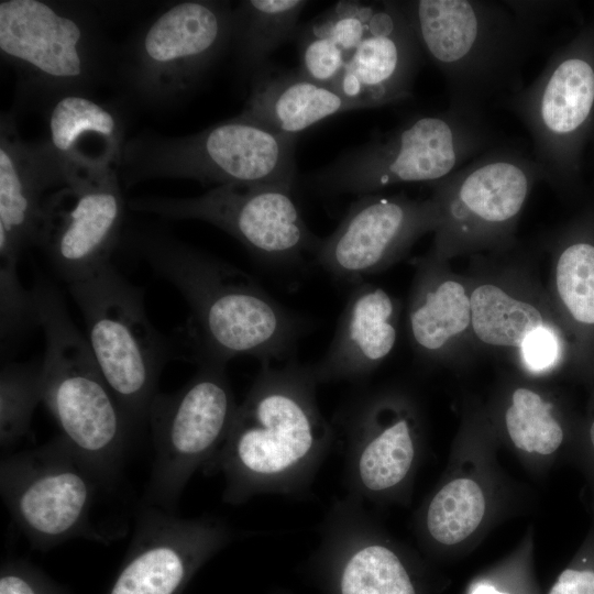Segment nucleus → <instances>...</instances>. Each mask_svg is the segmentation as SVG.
I'll return each instance as SVG.
<instances>
[{"label":"nucleus","instance_id":"1","mask_svg":"<svg viewBox=\"0 0 594 594\" xmlns=\"http://www.w3.org/2000/svg\"><path fill=\"white\" fill-rule=\"evenodd\" d=\"M317 385L310 366L263 364L222 447L202 470L222 474L226 503L296 495L312 483L333 439L318 406Z\"/></svg>","mask_w":594,"mask_h":594},{"label":"nucleus","instance_id":"2","mask_svg":"<svg viewBox=\"0 0 594 594\" xmlns=\"http://www.w3.org/2000/svg\"><path fill=\"white\" fill-rule=\"evenodd\" d=\"M140 251L187 300L199 365H227L240 355L270 364L295 350L304 323L245 272L170 239L142 240Z\"/></svg>","mask_w":594,"mask_h":594},{"label":"nucleus","instance_id":"3","mask_svg":"<svg viewBox=\"0 0 594 594\" xmlns=\"http://www.w3.org/2000/svg\"><path fill=\"white\" fill-rule=\"evenodd\" d=\"M424 56L444 78L449 105L482 110L522 88L539 23L510 1H402Z\"/></svg>","mask_w":594,"mask_h":594},{"label":"nucleus","instance_id":"4","mask_svg":"<svg viewBox=\"0 0 594 594\" xmlns=\"http://www.w3.org/2000/svg\"><path fill=\"white\" fill-rule=\"evenodd\" d=\"M36 323L45 333L42 402L62 435L105 486L118 479L133 430L102 377L87 339L68 316L58 292L33 289Z\"/></svg>","mask_w":594,"mask_h":594},{"label":"nucleus","instance_id":"5","mask_svg":"<svg viewBox=\"0 0 594 594\" xmlns=\"http://www.w3.org/2000/svg\"><path fill=\"white\" fill-rule=\"evenodd\" d=\"M496 144L482 110L449 105L418 114L339 156L309 179L323 194L367 195L405 183H436Z\"/></svg>","mask_w":594,"mask_h":594},{"label":"nucleus","instance_id":"6","mask_svg":"<svg viewBox=\"0 0 594 594\" xmlns=\"http://www.w3.org/2000/svg\"><path fill=\"white\" fill-rule=\"evenodd\" d=\"M68 290L82 312L99 371L134 430L147 422L166 359L142 293L110 262L68 283Z\"/></svg>","mask_w":594,"mask_h":594},{"label":"nucleus","instance_id":"7","mask_svg":"<svg viewBox=\"0 0 594 594\" xmlns=\"http://www.w3.org/2000/svg\"><path fill=\"white\" fill-rule=\"evenodd\" d=\"M296 138L238 116L198 133L143 136L125 144L127 182L186 178L202 184H275L293 188Z\"/></svg>","mask_w":594,"mask_h":594},{"label":"nucleus","instance_id":"8","mask_svg":"<svg viewBox=\"0 0 594 594\" xmlns=\"http://www.w3.org/2000/svg\"><path fill=\"white\" fill-rule=\"evenodd\" d=\"M237 409L221 364H201L179 391L156 395L147 418L154 461L145 504L176 512L190 477L222 447Z\"/></svg>","mask_w":594,"mask_h":594},{"label":"nucleus","instance_id":"9","mask_svg":"<svg viewBox=\"0 0 594 594\" xmlns=\"http://www.w3.org/2000/svg\"><path fill=\"white\" fill-rule=\"evenodd\" d=\"M100 486L105 485L63 436L1 461L3 502L19 529L40 549L75 538L106 541L90 521Z\"/></svg>","mask_w":594,"mask_h":594},{"label":"nucleus","instance_id":"10","mask_svg":"<svg viewBox=\"0 0 594 594\" xmlns=\"http://www.w3.org/2000/svg\"><path fill=\"white\" fill-rule=\"evenodd\" d=\"M292 190L275 184H230L191 198H136L130 207L165 218L206 221L255 257L287 265L308 252L315 255L320 242L304 221Z\"/></svg>","mask_w":594,"mask_h":594},{"label":"nucleus","instance_id":"11","mask_svg":"<svg viewBox=\"0 0 594 594\" xmlns=\"http://www.w3.org/2000/svg\"><path fill=\"white\" fill-rule=\"evenodd\" d=\"M321 594H436L427 564L388 537L353 497L337 502L310 562Z\"/></svg>","mask_w":594,"mask_h":594},{"label":"nucleus","instance_id":"12","mask_svg":"<svg viewBox=\"0 0 594 594\" xmlns=\"http://www.w3.org/2000/svg\"><path fill=\"white\" fill-rule=\"evenodd\" d=\"M546 182L531 154L495 144L446 178L432 183L440 215V248L493 241L509 231L534 185Z\"/></svg>","mask_w":594,"mask_h":594},{"label":"nucleus","instance_id":"13","mask_svg":"<svg viewBox=\"0 0 594 594\" xmlns=\"http://www.w3.org/2000/svg\"><path fill=\"white\" fill-rule=\"evenodd\" d=\"M124 202L117 172L74 180L44 199L35 243L68 283L110 262Z\"/></svg>","mask_w":594,"mask_h":594},{"label":"nucleus","instance_id":"14","mask_svg":"<svg viewBox=\"0 0 594 594\" xmlns=\"http://www.w3.org/2000/svg\"><path fill=\"white\" fill-rule=\"evenodd\" d=\"M503 106L525 125L532 157L546 180H561L572 167L574 143L594 107V65L581 52L557 53L526 87Z\"/></svg>","mask_w":594,"mask_h":594},{"label":"nucleus","instance_id":"15","mask_svg":"<svg viewBox=\"0 0 594 594\" xmlns=\"http://www.w3.org/2000/svg\"><path fill=\"white\" fill-rule=\"evenodd\" d=\"M421 458V438L414 409L391 394L367 399L348 429L346 476L359 502H404Z\"/></svg>","mask_w":594,"mask_h":594},{"label":"nucleus","instance_id":"16","mask_svg":"<svg viewBox=\"0 0 594 594\" xmlns=\"http://www.w3.org/2000/svg\"><path fill=\"white\" fill-rule=\"evenodd\" d=\"M234 11L227 2L183 1L147 28L136 52L135 79L152 96L188 90L233 37Z\"/></svg>","mask_w":594,"mask_h":594},{"label":"nucleus","instance_id":"17","mask_svg":"<svg viewBox=\"0 0 594 594\" xmlns=\"http://www.w3.org/2000/svg\"><path fill=\"white\" fill-rule=\"evenodd\" d=\"M231 539L229 527L216 517L182 518L145 504L110 594H177Z\"/></svg>","mask_w":594,"mask_h":594},{"label":"nucleus","instance_id":"18","mask_svg":"<svg viewBox=\"0 0 594 594\" xmlns=\"http://www.w3.org/2000/svg\"><path fill=\"white\" fill-rule=\"evenodd\" d=\"M439 222L432 198L416 201L403 195H365L350 206L338 228L320 240L315 258L336 278L358 282L391 264Z\"/></svg>","mask_w":594,"mask_h":594},{"label":"nucleus","instance_id":"19","mask_svg":"<svg viewBox=\"0 0 594 594\" xmlns=\"http://www.w3.org/2000/svg\"><path fill=\"white\" fill-rule=\"evenodd\" d=\"M494 457L476 447H462L451 455L417 516L418 536L429 554L465 552L501 513L505 494Z\"/></svg>","mask_w":594,"mask_h":594},{"label":"nucleus","instance_id":"20","mask_svg":"<svg viewBox=\"0 0 594 594\" xmlns=\"http://www.w3.org/2000/svg\"><path fill=\"white\" fill-rule=\"evenodd\" d=\"M0 51L6 59L57 89H72L90 75L87 25L75 13L40 0L0 2Z\"/></svg>","mask_w":594,"mask_h":594},{"label":"nucleus","instance_id":"21","mask_svg":"<svg viewBox=\"0 0 594 594\" xmlns=\"http://www.w3.org/2000/svg\"><path fill=\"white\" fill-rule=\"evenodd\" d=\"M422 56L402 1H380L333 87L366 109L405 101L413 95Z\"/></svg>","mask_w":594,"mask_h":594},{"label":"nucleus","instance_id":"22","mask_svg":"<svg viewBox=\"0 0 594 594\" xmlns=\"http://www.w3.org/2000/svg\"><path fill=\"white\" fill-rule=\"evenodd\" d=\"M41 147L62 185L117 172L125 144L114 113L79 92L56 99Z\"/></svg>","mask_w":594,"mask_h":594},{"label":"nucleus","instance_id":"23","mask_svg":"<svg viewBox=\"0 0 594 594\" xmlns=\"http://www.w3.org/2000/svg\"><path fill=\"white\" fill-rule=\"evenodd\" d=\"M62 183L41 144L23 141L13 120L0 129V258L18 263L21 252L35 243L42 205L50 189Z\"/></svg>","mask_w":594,"mask_h":594},{"label":"nucleus","instance_id":"24","mask_svg":"<svg viewBox=\"0 0 594 594\" xmlns=\"http://www.w3.org/2000/svg\"><path fill=\"white\" fill-rule=\"evenodd\" d=\"M396 302L381 287L359 284L350 294L331 344L311 367L318 384L359 380L394 349Z\"/></svg>","mask_w":594,"mask_h":594},{"label":"nucleus","instance_id":"25","mask_svg":"<svg viewBox=\"0 0 594 594\" xmlns=\"http://www.w3.org/2000/svg\"><path fill=\"white\" fill-rule=\"evenodd\" d=\"M366 108L334 87L317 82L299 70L256 72L250 96L239 118L271 131L297 138L298 133L340 112Z\"/></svg>","mask_w":594,"mask_h":594},{"label":"nucleus","instance_id":"26","mask_svg":"<svg viewBox=\"0 0 594 594\" xmlns=\"http://www.w3.org/2000/svg\"><path fill=\"white\" fill-rule=\"evenodd\" d=\"M503 426L508 446L535 471L550 468L566 457V448L571 449L553 404L534 388L519 386L513 391Z\"/></svg>","mask_w":594,"mask_h":594},{"label":"nucleus","instance_id":"27","mask_svg":"<svg viewBox=\"0 0 594 594\" xmlns=\"http://www.w3.org/2000/svg\"><path fill=\"white\" fill-rule=\"evenodd\" d=\"M471 324L470 296L453 279L427 280L411 304L409 330L415 344L433 353Z\"/></svg>","mask_w":594,"mask_h":594},{"label":"nucleus","instance_id":"28","mask_svg":"<svg viewBox=\"0 0 594 594\" xmlns=\"http://www.w3.org/2000/svg\"><path fill=\"white\" fill-rule=\"evenodd\" d=\"M308 1L248 0L234 11L233 36L241 58L249 67L261 70L267 57L296 34L299 16Z\"/></svg>","mask_w":594,"mask_h":594},{"label":"nucleus","instance_id":"29","mask_svg":"<svg viewBox=\"0 0 594 594\" xmlns=\"http://www.w3.org/2000/svg\"><path fill=\"white\" fill-rule=\"evenodd\" d=\"M470 302L474 333L490 345L520 346L531 331L544 324L535 306L493 284L476 287Z\"/></svg>","mask_w":594,"mask_h":594},{"label":"nucleus","instance_id":"30","mask_svg":"<svg viewBox=\"0 0 594 594\" xmlns=\"http://www.w3.org/2000/svg\"><path fill=\"white\" fill-rule=\"evenodd\" d=\"M42 402L41 364H8L0 376V444L9 449L30 429L36 405Z\"/></svg>","mask_w":594,"mask_h":594},{"label":"nucleus","instance_id":"31","mask_svg":"<svg viewBox=\"0 0 594 594\" xmlns=\"http://www.w3.org/2000/svg\"><path fill=\"white\" fill-rule=\"evenodd\" d=\"M559 296L572 315L582 323L594 324V245L576 242L559 255L556 267Z\"/></svg>","mask_w":594,"mask_h":594},{"label":"nucleus","instance_id":"32","mask_svg":"<svg viewBox=\"0 0 594 594\" xmlns=\"http://www.w3.org/2000/svg\"><path fill=\"white\" fill-rule=\"evenodd\" d=\"M463 594H541L534 566L532 537L509 556L476 575Z\"/></svg>","mask_w":594,"mask_h":594},{"label":"nucleus","instance_id":"33","mask_svg":"<svg viewBox=\"0 0 594 594\" xmlns=\"http://www.w3.org/2000/svg\"><path fill=\"white\" fill-rule=\"evenodd\" d=\"M376 7L377 2L339 1L307 26L334 42L348 61L366 35Z\"/></svg>","mask_w":594,"mask_h":594},{"label":"nucleus","instance_id":"34","mask_svg":"<svg viewBox=\"0 0 594 594\" xmlns=\"http://www.w3.org/2000/svg\"><path fill=\"white\" fill-rule=\"evenodd\" d=\"M298 31L299 73L311 80L333 87L346 63L345 54L330 38L307 25Z\"/></svg>","mask_w":594,"mask_h":594},{"label":"nucleus","instance_id":"35","mask_svg":"<svg viewBox=\"0 0 594 594\" xmlns=\"http://www.w3.org/2000/svg\"><path fill=\"white\" fill-rule=\"evenodd\" d=\"M0 295L2 336L13 337L36 323L34 293L22 287L16 263L0 262Z\"/></svg>","mask_w":594,"mask_h":594},{"label":"nucleus","instance_id":"36","mask_svg":"<svg viewBox=\"0 0 594 594\" xmlns=\"http://www.w3.org/2000/svg\"><path fill=\"white\" fill-rule=\"evenodd\" d=\"M547 594H594V521Z\"/></svg>","mask_w":594,"mask_h":594},{"label":"nucleus","instance_id":"37","mask_svg":"<svg viewBox=\"0 0 594 594\" xmlns=\"http://www.w3.org/2000/svg\"><path fill=\"white\" fill-rule=\"evenodd\" d=\"M519 348L525 365L532 372L547 371L559 356L558 338L544 324L531 331Z\"/></svg>","mask_w":594,"mask_h":594},{"label":"nucleus","instance_id":"38","mask_svg":"<svg viewBox=\"0 0 594 594\" xmlns=\"http://www.w3.org/2000/svg\"><path fill=\"white\" fill-rule=\"evenodd\" d=\"M584 473L594 505V418L588 422L581 440L574 444L571 457Z\"/></svg>","mask_w":594,"mask_h":594},{"label":"nucleus","instance_id":"39","mask_svg":"<svg viewBox=\"0 0 594 594\" xmlns=\"http://www.w3.org/2000/svg\"><path fill=\"white\" fill-rule=\"evenodd\" d=\"M0 594H42L34 579L22 569L10 568L2 571Z\"/></svg>","mask_w":594,"mask_h":594},{"label":"nucleus","instance_id":"40","mask_svg":"<svg viewBox=\"0 0 594 594\" xmlns=\"http://www.w3.org/2000/svg\"><path fill=\"white\" fill-rule=\"evenodd\" d=\"M271 594H292V593H289V592H287L285 590H276V591L272 592Z\"/></svg>","mask_w":594,"mask_h":594}]
</instances>
